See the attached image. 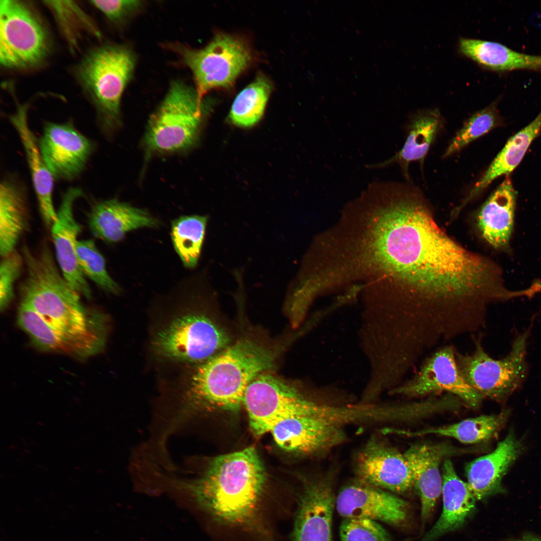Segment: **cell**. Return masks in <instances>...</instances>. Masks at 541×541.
<instances>
[{"instance_id":"6da1fadb","label":"cell","mask_w":541,"mask_h":541,"mask_svg":"<svg viewBox=\"0 0 541 541\" xmlns=\"http://www.w3.org/2000/svg\"><path fill=\"white\" fill-rule=\"evenodd\" d=\"M342 254L347 281L384 297L414 345L448 340L475 327L499 289L497 265L448 236L413 186L390 189L369 203Z\"/></svg>"},{"instance_id":"7a4b0ae2","label":"cell","mask_w":541,"mask_h":541,"mask_svg":"<svg viewBox=\"0 0 541 541\" xmlns=\"http://www.w3.org/2000/svg\"><path fill=\"white\" fill-rule=\"evenodd\" d=\"M274 360L268 349L242 339L195 365L180 389L175 408L164 417L165 427L173 433L201 413L239 410L249 385L272 368Z\"/></svg>"},{"instance_id":"3957f363","label":"cell","mask_w":541,"mask_h":541,"mask_svg":"<svg viewBox=\"0 0 541 541\" xmlns=\"http://www.w3.org/2000/svg\"><path fill=\"white\" fill-rule=\"evenodd\" d=\"M265 480L263 464L250 446L215 457L200 477L180 483L218 522L251 527L258 517Z\"/></svg>"},{"instance_id":"277c9868","label":"cell","mask_w":541,"mask_h":541,"mask_svg":"<svg viewBox=\"0 0 541 541\" xmlns=\"http://www.w3.org/2000/svg\"><path fill=\"white\" fill-rule=\"evenodd\" d=\"M26 276L19 287L21 302L37 313L47 323L70 337L88 338L102 334L108 317L99 310L88 309L58 269L47 245L34 253L22 248Z\"/></svg>"},{"instance_id":"5b68a950","label":"cell","mask_w":541,"mask_h":541,"mask_svg":"<svg viewBox=\"0 0 541 541\" xmlns=\"http://www.w3.org/2000/svg\"><path fill=\"white\" fill-rule=\"evenodd\" d=\"M136 62L135 54L128 46L104 44L89 51L76 67L77 80L95 109L100 129L107 136L121 125L122 97Z\"/></svg>"},{"instance_id":"8992f818","label":"cell","mask_w":541,"mask_h":541,"mask_svg":"<svg viewBox=\"0 0 541 541\" xmlns=\"http://www.w3.org/2000/svg\"><path fill=\"white\" fill-rule=\"evenodd\" d=\"M196 90L180 81L172 83L150 116L142 140L145 157L188 151L195 144L204 113Z\"/></svg>"},{"instance_id":"52a82bcc","label":"cell","mask_w":541,"mask_h":541,"mask_svg":"<svg viewBox=\"0 0 541 541\" xmlns=\"http://www.w3.org/2000/svg\"><path fill=\"white\" fill-rule=\"evenodd\" d=\"M350 421L346 407L311 402L301 410L278 422L270 431L276 444L298 455L319 456L346 439L345 426Z\"/></svg>"},{"instance_id":"ba28073f","label":"cell","mask_w":541,"mask_h":541,"mask_svg":"<svg viewBox=\"0 0 541 541\" xmlns=\"http://www.w3.org/2000/svg\"><path fill=\"white\" fill-rule=\"evenodd\" d=\"M205 314L188 307L156 334L153 353L167 360L200 364L228 346L226 333Z\"/></svg>"},{"instance_id":"9c48e42d","label":"cell","mask_w":541,"mask_h":541,"mask_svg":"<svg viewBox=\"0 0 541 541\" xmlns=\"http://www.w3.org/2000/svg\"><path fill=\"white\" fill-rule=\"evenodd\" d=\"M49 33L39 17L24 2L0 1V63L4 68L39 66L51 51Z\"/></svg>"},{"instance_id":"30bf717a","label":"cell","mask_w":541,"mask_h":541,"mask_svg":"<svg viewBox=\"0 0 541 541\" xmlns=\"http://www.w3.org/2000/svg\"><path fill=\"white\" fill-rule=\"evenodd\" d=\"M529 332L514 341L509 353L494 359L485 351L480 339H475L474 349L469 354L455 351L459 371L467 383L483 398L502 401L521 384L526 374L525 355Z\"/></svg>"},{"instance_id":"8fae6325","label":"cell","mask_w":541,"mask_h":541,"mask_svg":"<svg viewBox=\"0 0 541 541\" xmlns=\"http://www.w3.org/2000/svg\"><path fill=\"white\" fill-rule=\"evenodd\" d=\"M169 45L192 72L196 83L195 90L201 100L210 90L231 85L251 60L246 45L226 34L216 35L201 49L178 43Z\"/></svg>"},{"instance_id":"7c38bea8","label":"cell","mask_w":541,"mask_h":541,"mask_svg":"<svg viewBox=\"0 0 541 541\" xmlns=\"http://www.w3.org/2000/svg\"><path fill=\"white\" fill-rule=\"evenodd\" d=\"M455 349L445 345L426 358L416 373L395 393L419 397L446 392L476 408L483 397L465 380L458 368Z\"/></svg>"},{"instance_id":"4fadbf2b","label":"cell","mask_w":541,"mask_h":541,"mask_svg":"<svg viewBox=\"0 0 541 541\" xmlns=\"http://www.w3.org/2000/svg\"><path fill=\"white\" fill-rule=\"evenodd\" d=\"M310 402L284 381L262 374L249 385L243 405L252 433L259 436L270 432L278 422L301 410Z\"/></svg>"},{"instance_id":"5bb4252c","label":"cell","mask_w":541,"mask_h":541,"mask_svg":"<svg viewBox=\"0 0 541 541\" xmlns=\"http://www.w3.org/2000/svg\"><path fill=\"white\" fill-rule=\"evenodd\" d=\"M41 155L55 179L72 180L83 172L95 149L71 121L46 122L38 139Z\"/></svg>"},{"instance_id":"9a60e30c","label":"cell","mask_w":541,"mask_h":541,"mask_svg":"<svg viewBox=\"0 0 541 541\" xmlns=\"http://www.w3.org/2000/svg\"><path fill=\"white\" fill-rule=\"evenodd\" d=\"M335 505L344 518H368L396 527L404 525L409 516L407 501L357 478L340 489Z\"/></svg>"},{"instance_id":"2e32d148","label":"cell","mask_w":541,"mask_h":541,"mask_svg":"<svg viewBox=\"0 0 541 541\" xmlns=\"http://www.w3.org/2000/svg\"><path fill=\"white\" fill-rule=\"evenodd\" d=\"M355 469L359 480L392 493L403 494L413 488L404 453L377 437L370 438L358 452Z\"/></svg>"},{"instance_id":"e0dca14e","label":"cell","mask_w":541,"mask_h":541,"mask_svg":"<svg viewBox=\"0 0 541 541\" xmlns=\"http://www.w3.org/2000/svg\"><path fill=\"white\" fill-rule=\"evenodd\" d=\"M335 500L330 477H317L306 483L298 500L292 540L332 541Z\"/></svg>"},{"instance_id":"ac0fdd59","label":"cell","mask_w":541,"mask_h":541,"mask_svg":"<svg viewBox=\"0 0 541 541\" xmlns=\"http://www.w3.org/2000/svg\"><path fill=\"white\" fill-rule=\"evenodd\" d=\"M83 196L78 187H70L65 192L57 211V218L51 227L56 258L63 277L71 287L87 299L92 292L78 263L76 247L77 237L82 230L73 212L75 201Z\"/></svg>"},{"instance_id":"d6986e66","label":"cell","mask_w":541,"mask_h":541,"mask_svg":"<svg viewBox=\"0 0 541 541\" xmlns=\"http://www.w3.org/2000/svg\"><path fill=\"white\" fill-rule=\"evenodd\" d=\"M457 452L445 443H420L410 446L404 452L411 471L413 487L420 500L422 529L442 492L441 462Z\"/></svg>"},{"instance_id":"ffe728a7","label":"cell","mask_w":541,"mask_h":541,"mask_svg":"<svg viewBox=\"0 0 541 541\" xmlns=\"http://www.w3.org/2000/svg\"><path fill=\"white\" fill-rule=\"evenodd\" d=\"M29 104L17 102L16 111L9 116L23 147L38 199L40 214L46 227L51 228L57 218L53 199L54 177L46 165L34 133L29 125Z\"/></svg>"},{"instance_id":"44dd1931","label":"cell","mask_w":541,"mask_h":541,"mask_svg":"<svg viewBox=\"0 0 541 541\" xmlns=\"http://www.w3.org/2000/svg\"><path fill=\"white\" fill-rule=\"evenodd\" d=\"M91 233L108 243L121 240L129 231L141 228H156L160 222L143 209L111 199L97 202L88 215Z\"/></svg>"},{"instance_id":"7402d4cb","label":"cell","mask_w":541,"mask_h":541,"mask_svg":"<svg viewBox=\"0 0 541 541\" xmlns=\"http://www.w3.org/2000/svg\"><path fill=\"white\" fill-rule=\"evenodd\" d=\"M442 511L439 518L419 541H435L461 528L473 513L476 500L467 482L457 475L451 460L442 464Z\"/></svg>"},{"instance_id":"603a6c76","label":"cell","mask_w":541,"mask_h":541,"mask_svg":"<svg viewBox=\"0 0 541 541\" xmlns=\"http://www.w3.org/2000/svg\"><path fill=\"white\" fill-rule=\"evenodd\" d=\"M521 449L520 442L509 434L490 453L468 462L465 467L467 483L478 500L500 491L502 478Z\"/></svg>"},{"instance_id":"cb8c5ba5","label":"cell","mask_w":541,"mask_h":541,"mask_svg":"<svg viewBox=\"0 0 541 541\" xmlns=\"http://www.w3.org/2000/svg\"><path fill=\"white\" fill-rule=\"evenodd\" d=\"M17 322L33 346L41 351L85 359L100 353L105 347L96 342L64 335L23 303H20L18 308Z\"/></svg>"},{"instance_id":"d4e9b609","label":"cell","mask_w":541,"mask_h":541,"mask_svg":"<svg viewBox=\"0 0 541 541\" xmlns=\"http://www.w3.org/2000/svg\"><path fill=\"white\" fill-rule=\"evenodd\" d=\"M516 192L508 176L481 207L478 226L484 239L497 249H508L514 225Z\"/></svg>"},{"instance_id":"484cf974","label":"cell","mask_w":541,"mask_h":541,"mask_svg":"<svg viewBox=\"0 0 541 541\" xmlns=\"http://www.w3.org/2000/svg\"><path fill=\"white\" fill-rule=\"evenodd\" d=\"M457 50L461 56L493 71L541 70V56L519 53L497 42L461 37Z\"/></svg>"},{"instance_id":"4316f807","label":"cell","mask_w":541,"mask_h":541,"mask_svg":"<svg viewBox=\"0 0 541 541\" xmlns=\"http://www.w3.org/2000/svg\"><path fill=\"white\" fill-rule=\"evenodd\" d=\"M28 207L24 186L13 176L4 178L0 184V254L2 257L15 250L28 224Z\"/></svg>"},{"instance_id":"83f0119b","label":"cell","mask_w":541,"mask_h":541,"mask_svg":"<svg viewBox=\"0 0 541 541\" xmlns=\"http://www.w3.org/2000/svg\"><path fill=\"white\" fill-rule=\"evenodd\" d=\"M541 132V111L527 126L512 136L498 154L484 174L470 190L461 203L455 209L456 215L472 199L479 195L496 178L510 173L519 164L532 141Z\"/></svg>"},{"instance_id":"f1b7e54d","label":"cell","mask_w":541,"mask_h":541,"mask_svg":"<svg viewBox=\"0 0 541 541\" xmlns=\"http://www.w3.org/2000/svg\"><path fill=\"white\" fill-rule=\"evenodd\" d=\"M441 123V115L437 109L418 112L412 121L408 135L402 148L389 159L376 164L368 165L370 169L386 167L397 163L408 177L410 162L422 161L436 136Z\"/></svg>"},{"instance_id":"f546056e","label":"cell","mask_w":541,"mask_h":541,"mask_svg":"<svg viewBox=\"0 0 541 541\" xmlns=\"http://www.w3.org/2000/svg\"><path fill=\"white\" fill-rule=\"evenodd\" d=\"M505 418V413L484 415L447 425L400 433L412 437L435 434L451 437L464 444H474L491 437L501 428Z\"/></svg>"},{"instance_id":"4dcf8cb0","label":"cell","mask_w":541,"mask_h":541,"mask_svg":"<svg viewBox=\"0 0 541 541\" xmlns=\"http://www.w3.org/2000/svg\"><path fill=\"white\" fill-rule=\"evenodd\" d=\"M208 217L181 216L173 220L171 238L174 248L184 266L194 268L197 265L204 239Z\"/></svg>"},{"instance_id":"1f68e13d","label":"cell","mask_w":541,"mask_h":541,"mask_svg":"<svg viewBox=\"0 0 541 541\" xmlns=\"http://www.w3.org/2000/svg\"><path fill=\"white\" fill-rule=\"evenodd\" d=\"M270 91L268 80L263 76L257 77L234 99L229 113L232 122L244 127L257 123L263 114Z\"/></svg>"},{"instance_id":"d6a6232c","label":"cell","mask_w":541,"mask_h":541,"mask_svg":"<svg viewBox=\"0 0 541 541\" xmlns=\"http://www.w3.org/2000/svg\"><path fill=\"white\" fill-rule=\"evenodd\" d=\"M53 13L64 36L73 49L84 31L100 37V33L88 15L72 1H44Z\"/></svg>"},{"instance_id":"836d02e7","label":"cell","mask_w":541,"mask_h":541,"mask_svg":"<svg viewBox=\"0 0 541 541\" xmlns=\"http://www.w3.org/2000/svg\"><path fill=\"white\" fill-rule=\"evenodd\" d=\"M76 252L79 266L85 277L107 293L114 295L121 293L119 285L108 273L105 258L93 240H78Z\"/></svg>"},{"instance_id":"e575fe53","label":"cell","mask_w":541,"mask_h":541,"mask_svg":"<svg viewBox=\"0 0 541 541\" xmlns=\"http://www.w3.org/2000/svg\"><path fill=\"white\" fill-rule=\"evenodd\" d=\"M502 120L495 101L472 115L456 133L447 147L444 157L458 152L471 142L482 136L501 124Z\"/></svg>"},{"instance_id":"d590c367","label":"cell","mask_w":541,"mask_h":541,"mask_svg":"<svg viewBox=\"0 0 541 541\" xmlns=\"http://www.w3.org/2000/svg\"><path fill=\"white\" fill-rule=\"evenodd\" d=\"M342 541H393L376 521L365 518H346L340 527Z\"/></svg>"},{"instance_id":"8d00e7d4","label":"cell","mask_w":541,"mask_h":541,"mask_svg":"<svg viewBox=\"0 0 541 541\" xmlns=\"http://www.w3.org/2000/svg\"><path fill=\"white\" fill-rule=\"evenodd\" d=\"M0 263V309L6 310L14 298V285L20 277L23 256L14 251L3 257Z\"/></svg>"},{"instance_id":"74e56055","label":"cell","mask_w":541,"mask_h":541,"mask_svg":"<svg viewBox=\"0 0 541 541\" xmlns=\"http://www.w3.org/2000/svg\"><path fill=\"white\" fill-rule=\"evenodd\" d=\"M90 4L109 21L121 24L139 12L143 6L142 1H90Z\"/></svg>"},{"instance_id":"f35d334b","label":"cell","mask_w":541,"mask_h":541,"mask_svg":"<svg viewBox=\"0 0 541 541\" xmlns=\"http://www.w3.org/2000/svg\"><path fill=\"white\" fill-rule=\"evenodd\" d=\"M505 541H541V537L532 533H525L520 537Z\"/></svg>"}]
</instances>
